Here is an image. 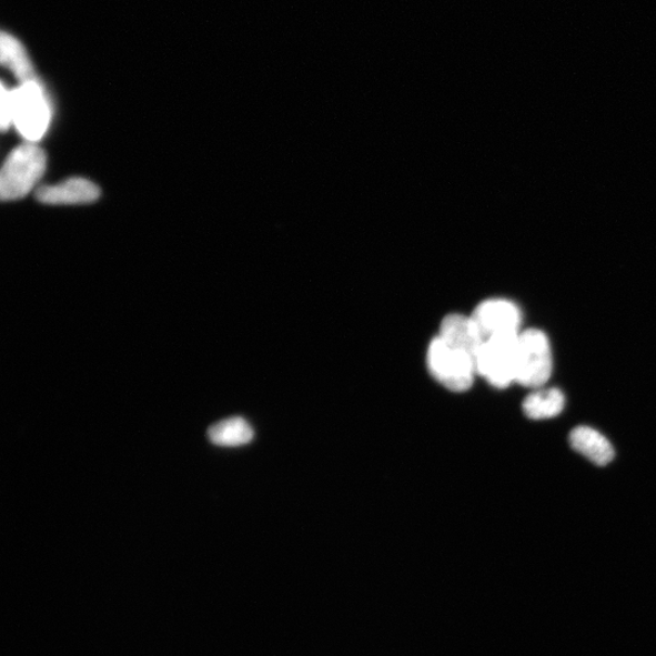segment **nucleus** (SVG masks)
Listing matches in <instances>:
<instances>
[{
  "mask_svg": "<svg viewBox=\"0 0 656 656\" xmlns=\"http://www.w3.org/2000/svg\"><path fill=\"white\" fill-rule=\"evenodd\" d=\"M47 169V154L34 143L12 150L0 173V196L3 201L24 198L40 182Z\"/></svg>",
  "mask_w": 656,
  "mask_h": 656,
  "instance_id": "obj_1",
  "label": "nucleus"
},
{
  "mask_svg": "<svg viewBox=\"0 0 656 656\" xmlns=\"http://www.w3.org/2000/svg\"><path fill=\"white\" fill-rule=\"evenodd\" d=\"M12 124L28 143L41 140L48 131L51 110L43 88L38 81L22 83L11 90Z\"/></svg>",
  "mask_w": 656,
  "mask_h": 656,
  "instance_id": "obj_2",
  "label": "nucleus"
},
{
  "mask_svg": "<svg viewBox=\"0 0 656 656\" xmlns=\"http://www.w3.org/2000/svg\"><path fill=\"white\" fill-rule=\"evenodd\" d=\"M427 364L432 376L455 393L468 391L477 375L472 355L453 349L437 336L430 344Z\"/></svg>",
  "mask_w": 656,
  "mask_h": 656,
  "instance_id": "obj_3",
  "label": "nucleus"
},
{
  "mask_svg": "<svg viewBox=\"0 0 656 656\" xmlns=\"http://www.w3.org/2000/svg\"><path fill=\"white\" fill-rule=\"evenodd\" d=\"M551 344L543 331L531 329L519 333L516 383L526 388H543L552 375Z\"/></svg>",
  "mask_w": 656,
  "mask_h": 656,
  "instance_id": "obj_4",
  "label": "nucleus"
},
{
  "mask_svg": "<svg viewBox=\"0 0 656 656\" xmlns=\"http://www.w3.org/2000/svg\"><path fill=\"white\" fill-rule=\"evenodd\" d=\"M518 337L519 333L484 341L475 357L477 375L499 390L516 382Z\"/></svg>",
  "mask_w": 656,
  "mask_h": 656,
  "instance_id": "obj_5",
  "label": "nucleus"
},
{
  "mask_svg": "<svg viewBox=\"0 0 656 656\" xmlns=\"http://www.w3.org/2000/svg\"><path fill=\"white\" fill-rule=\"evenodd\" d=\"M471 316L484 341L521 333V309L511 301L503 299L484 301Z\"/></svg>",
  "mask_w": 656,
  "mask_h": 656,
  "instance_id": "obj_6",
  "label": "nucleus"
},
{
  "mask_svg": "<svg viewBox=\"0 0 656 656\" xmlns=\"http://www.w3.org/2000/svg\"><path fill=\"white\" fill-rule=\"evenodd\" d=\"M100 198V189L84 178H70L55 185L37 190L36 199L44 204H88Z\"/></svg>",
  "mask_w": 656,
  "mask_h": 656,
  "instance_id": "obj_7",
  "label": "nucleus"
},
{
  "mask_svg": "<svg viewBox=\"0 0 656 656\" xmlns=\"http://www.w3.org/2000/svg\"><path fill=\"white\" fill-rule=\"evenodd\" d=\"M437 337L447 345L453 346V349L468 353L474 359L477 357L481 346L484 343L482 334L472 316L461 314L445 316Z\"/></svg>",
  "mask_w": 656,
  "mask_h": 656,
  "instance_id": "obj_8",
  "label": "nucleus"
},
{
  "mask_svg": "<svg viewBox=\"0 0 656 656\" xmlns=\"http://www.w3.org/2000/svg\"><path fill=\"white\" fill-rule=\"evenodd\" d=\"M569 442L578 454H582L597 466H606L614 458V448L606 436L591 427H577L571 433Z\"/></svg>",
  "mask_w": 656,
  "mask_h": 656,
  "instance_id": "obj_9",
  "label": "nucleus"
},
{
  "mask_svg": "<svg viewBox=\"0 0 656 656\" xmlns=\"http://www.w3.org/2000/svg\"><path fill=\"white\" fill-rule=\"evenodd\" d=\"M565 404L564 394L557 388H538L525 397L523 410L531 420H548L558 416Z\"/></svg>",
  "mask_w": 656,
  "mask_h": 656,
  "instance_id": "obj_10",
  "label": "nucleus"
},
{
  "mask_svg": "<svg viewBox=\"0 0 656 656\" xmlns=\"http://www.w3.org/2000/svg\"><path fill=\"white\" fill-rule=\"evenodd\" d=\"M210 441L221 446H240L253 440L250 423L242 417H231L216 422L209 430Z\"/></svg>",
  "mask_w": 656,
  "mask_h": 656,
  "instance_id": "obj_11",
  "label": "nucleus"
},
{
  "mask_svg": "<svg viewBox=\"0 0 656 656\" xmlns=\"http://www.w3.org/2000/svg\"><path fill=\"white\" fill-rule=\"evenodd\" d=\"M3 61L22 83L37 81L31 63L14 38L2 36Z\"/></svg>",
  "mask_w": 656,
  "mask_h": 656,
  "instance_id": "obj_12",
  "label": "nucleus"
},
{
  "mask_svg": "<svg viewBox=\"0 0 656 656\" xmlns=\"http://www.w3.org/2000/svg\"><path fill=\"white\" fill-rule=\"evenodd\" d=\"M11 124H12L11 90L7 89V87L3 84V88H2V119H0V125H2V130L6 132L9 130Z\"/></svg>",
  "mask_w": 656,
  "mask_h": 656,
  "instance_id": "obj_13",
  "label": "nucleus"
}]
</instances>
